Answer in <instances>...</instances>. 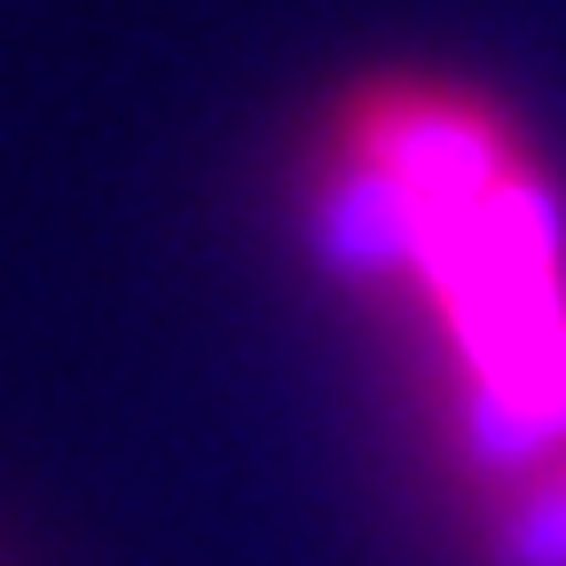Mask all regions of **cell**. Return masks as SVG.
Listing matches in <instances>:
<instances>
[{
  "instance_id": "cell-2",
  "label": "cell",
  "mask_w": 566,
  "mask_h": 566,
  "mask_svg": "<svg viewBox=\"0 0 566 566\" xmlns=\"http://www.w3.org/2000/svg\"><path fill=\"white\" fill-rule=\"evenodd\" d=\"M535 566H566V488L535 512Z\"/></svg>"
},
{
  "instance_id": "cell-1",
  "label": "cell",
  "mask_w": 566,
  "mask_h": 566,
  "mask_svg": "<svg viewBox=\"0 0 566 566\" xmlns=\"http://www.w3.org/2000/svg\"><path fill=\"white\" fill-rule=\"evenodd\" d=\"M331 244L354 268H409L433 292L488 449L566 433V221L495 118L433 87L363 95Z\"/></svg>"
}]
</instances>
